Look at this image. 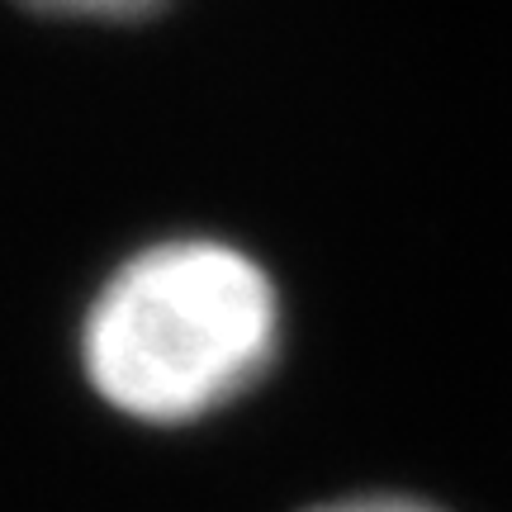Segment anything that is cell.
<instances>
[{
  "label": "cell",
  "mask_w": 512,
  "mask_h": 512,
  "mask_svg": "<svg viewBox=\"0 0 512 512\" xmlns=\"http://www.w3.org/2000/svg\"><path fill=\"white\" fill-rule=\"evenodd\" d=\"M81 351L91 384L128 418H209L271 370L280 294L228 242H162L110 275Z\"/></svg>",
  "instance_id": "6da1fadb"
},
{
  "label": "cell",
  "mask_w": 512,
  "mask_h": 512,
  "mask_svg": "<svg viewBox=\"0 0 512 512\" xmlns=\"http://www.w3.org/2000/svg\"><path fill=\"white\" fill-rule=\"evenodd\" d=\"M24 5L67 19H143L152 10H162L166 0H24Z\"/></svg>",
  "instance_id": "7a4b0ae2"
},
{
  "label": "cell",
  "mask_w": 512,
  "mask_h": 512,
  "mask_svg": "<svg viewBox=\"0 0 512 512\" xmlns=\"http://www.w3.org/2000/svg\"><path fill=\"white\" fill-rule=\"evenodd\" d=\"M313 512H441L422 498H399V494H366V498H342V503H323Z\"/></svg>",
  "instance_id": "3957f363"
}]
</instances>
